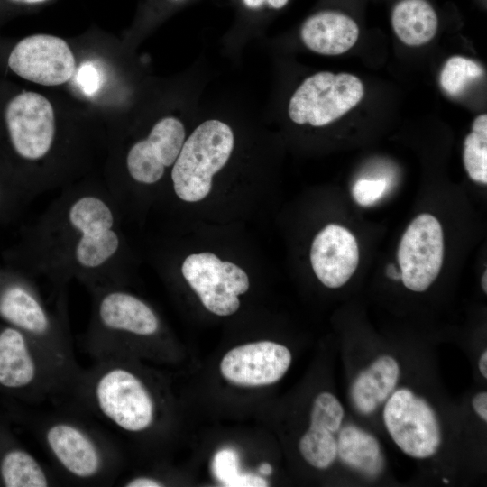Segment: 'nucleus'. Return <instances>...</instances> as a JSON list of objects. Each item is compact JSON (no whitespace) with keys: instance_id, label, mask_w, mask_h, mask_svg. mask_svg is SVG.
I'll use <instances>...</instances> for the list:
<instances>
[{"instance_id":"obj_1","label":"nucleus","mask_w":487,"mask_h":487,"mask_svg":"<svg viewBox=\"0 0 487 487\" xmlns=\"http://www.w3.org/2000/svg\"><path fill=\"white\" fill-rule=\"evenodd\" d=\"M122 211L105 186L65 188L25 232L21 257L56 293L77 280L89 292L122 286L126 249Z\"/></svg>"},{"instance_id":"obj_2","label":"nucleus","mask_w":487,"mask_h":487,"mask_svg":"<svg viewBox=\"0 0 487 487\" xmlns=\"http://www.w3.org/2000/svg\"><path fill=\"white\" fill-rule=\"evenodd\" d=\"M90 293L91 314L83 345L95 361L127 360L137 341L159 335L157 314L123 286L104 287Z\"/></svg>"},{"instance_id":"obj_3","label":"nucleus","mask_w":487,"mask_h":487,"mask_svg":"<svg viewBox=\"0 0 487 487\" xmlns=\"http://www.w3.org/2000/svg\"><path fill=\"white\" fill-rule=\"evenodd\" d=\"M0 317L29 336L78 380L82 368L73 351L67 299L54 310L48 307L40 289L29 278L1 277Z\"/></svg>"},{"instance_id":"obj_4","label":"nucleus","mask_w":487,"mask_h":487,"mask_svg":"<svg viewBox=\"0 0 487 487\" xmlns=\"http://www.w3.org/2000/svg\"><path fill=\"white\" fill-rule=\"evenodd\" d=\"M39 439L57 467L82 484L111 482L118 467L114 443L96 428L69 414L43 416Z\"/></svg>"},{"instance_id":"obj_5","label":"nucleus","mask_w":487,"mask_h":487,"mask_svg":"<svg viewBox=\"0 0 487 487\" xmlns=\"http://www.w3.org/2000/svg\"><path fill=\"white\" fill-rule=\"evenodd\" d=\"M76 380L46 351L15 327L0 330V385L41 402L69 395Z\"/></svg>"},{"instance_id":"obj_6","label":"nucleus","mask_w":487,"mask_h":487,"mask_svg":"<svg viewBox=\"0 0 487 487\" xmlns=\"http://www.w3.org/2000/svg\"><path fill=\"white\" fill-rule=\"evenodd\" d=\"M234 145L231 127L210 119L199 124L184 142L172 165L170 178L175 195L186 202L205 198L215 174L225 167Z\"/></svg>"},{"instance_id":"obj_7","label":"nucleus","mask_w":487,"mask_h":487,"mask_svg":"<svg viewBox=\"0 0 487 487\" xmlns=\"http://www.w3.org/2000/svg\"><path fill=\"white\" fill-rule=\"evenodd\" d=\"M363 96V86L356 76L318 72L296 89L289 103V116L298 124L324 126L354 108Z\"/></svg>"},{"instance_id":"obj_8","label":"nucleus","mask_w":487,"mask_h":487,"mask_svg":"<svg viewBox=\"0 0 487 487\" xmlns=\"http://www.w3.org/2000/svg\"><path fill=\"white\" fill-rule=\"evenodd\" d=\"M386 400L383 421L397 446L413 458L434 455L441 444V432L430 405L409 389L394 391Z\"/></svg>"},{"instance_id":"obj_9","label":"nucleus","mask_w":487,"mask_h":487,"mask_svg":"<svg viewBox=\"0 0 487 487\" xmlns=\"http://www.w3.org/2000/svg\"><path fill=\"white\" fill-rule=\"evenodd\" d=\"M181 273L204 307L217 316H230L240 307L238 296L250 286L246 272L231 262L204 252L187 256Z\"/></svg>"},{"instance_id":"obj_10","label":"nucleus","mask_w":487,"mask_h":487,"mask_svg":"<svg viewBox=\"0 0 487 487\" xmlns=\"http://www.w3.org/2000/svg\"><path fill=\"white\" fill-rule=\"evenodd\" d=\"M10 143L29 162L48 158L56 141L55 115L50 101L35 92H23L7 105L5 114Z\"/></svg>"},{"instance_id":"obj_11","label":"nucleus","mask_w":487,"mask_h":487,"mask_svg":"<svg viewBox=\"0 0 487 487\" xmlns=\"http://www.w3.org/2000/svg\"><path fill=\"white\" fill-rule=\"evenodd\" d=\"M444 254L439 221L429 214L418 216L408 226L398 249L400 278L404 286L425 291L440 271Z\"/></svg>"},{"instance_id":"obj_12","label":"nucleus","mask_w":487,"mask_h":487,"mask_svg":"<svg viewBox=\"0 0 487 487\" xmlns=\"http://www.w3.org/2000/svg\"><path fill=\"white\" fill-rule=\"evenodd\" d=\"M185 142V128L176 117L158 121L147 137L135 142L125 155L127 178L135 185L159 183L177 160Z\"/></svg>"},{"instance_id":"obj_13","label":"nucleus","mask_w":487,"mask_h":487,"mask_svg":"<svg viewBox=\"0 0 487 487\" xmlns=\"http://www.w3.org/2000/svg\"><path fill=\"white\" fill-rule=\"evenodd\" d=\"M8 65L19 77L44 86L67 82L76 69L68 43L48 34H35L20 41L9 55Z\"/></svg>"},{"instance_id":"obj_14","label":"nucleus","mask_w":487,"mask_h":487,"mask_svg":"<svg viewBox=\"0 0 487 487\" xmlns=\"http://www.w3.org/2000/svg\"><path fill=\"white\" fill-rule=\"evenodd\" d=\"M291 363L290 351L271 341L236 346L227 352L220 372L228 381L242 386L269 385L280 381Z\"/></svg>"},{"instance_id":"obj_15","label":"nucleus","mask_w":487,"mask_h":487,"mask_svg":"<svg viewBox=\"0 0 487 487\" xmlns=\"http://www.w3.org/2000/svg\"><path fill=\"white\" fill-rule=\"evenodd\" d=\"M310 262L316 276L325 286L342 287L358 266L359 248L355 237L341 225H327L313 240Z\"/></svg>"},{"instance_id":"obj_16","label":"nucleus","mask_w":487,"mask_h":487,"mask_svg":"<svg viewBox=\"0 0 487 487\" xmlns=\"http://www.w3.org/2000/svg\"><path fill=\"white\" fill-rule=\"evenodd\" d=\"M300 36L304 44L317 53L339 55L355 44L359 37V28L346 14L323 11L304 22Z\"/></svg>"},{"instance_id":"obj_17","label":"nucleus","mask_w":487,"mask_h":487,"mask_svg":"<svg viewBox=\"0 0 487 487\" xmlns=\"http://www.w3.org/2000/svg\"><path fill=\"white\" fill-rule=\"evenodd\" d=\"M400 376V366L390 355L374 360L354 380L351 396L362 414L372 413L394 390Z\"/></svg>"},{"instance_id":"obj_18","label":"nucleus","mask_w":487,"mask_h":487,"mask_svg":"<svg viewBox=\"0 0 487 487\" xmlns=\"http://www.w3.org/2000/svg\"><path fill=\"white\" fill-rule=\"evenodd\" d=\"M391 24L402 42L409 46H418L434 38L438 18L426 0H401L393 8Z\"/></svg>"},{"instance_id":"obj_19","label":"nucleus","mask_w":487,"mask_h":487,"mask_svg":"<svg viewBox=\"0 0 487 487\" xmlns=\"http://www.w3.org/2000/svg\"><path fill=\"white\" fill-rule=\"evenodd\" d=\"M337 455L349 467L369 476L377 474L382 466L379 442L355 426H347L341 430Z\"/></svg>"},{"instance_id":"obj_20","label":"nucleus","mask_w":487,"mask_h":487,"mask_svg":"<svg viewBox=\"0 0 487 487\" xmlns=\"http://www.w3.org/2000/svg\"><path fill=\"white\" fill-rule=\"evenodd\" d=\"M0 479L6 487H47L53 479L27 450L11 447L0 460Z\"/></svg>"},{"instance_id":"obj_21","label":"nucleus","mask_w":487,"mask_h":487,"mask_svg":"<svg viewBox=\"0 0 487 487\" xmlns=\"http://www.w3.org/2000/svg\"><path fill=\"white\" fill-rule=\"evenodd\" d=\"M329 428L310 423L308 431L301 436L299 449L302 457L317 469L329 467L337 456V441Z\"/></svg>"},{"instance_id":"obj_22","label":"nucleus","mask_w":487,"mask_h":487,"mask_svg":"<svg viewBox=\"0 0 487 487\" xmlns=\"http://www.w3.org/2000/svg\"><path fill=\"white\" fill-rule=\"evenodd\" d=\"M464 168L469 177L477 182L487 183V115H478L472 132L464 140L463 154Z\"/></svg>"},{"instance_id":"obj_23","label":"nucleus","mask_w":487,"mask_h":487,"mask_svg":"<svg viewBox=\"0 0 487 487\" xmlns=\"http://www.w3.org/2000/svg\"><path fill=\"white\" fill-rule=\"evenodd\" d=\"M482 74V68L474 60L462 56H453L446 61L440 72L439 81L446 93L456 96L461 94L471 81L479 78Z\"/></svg>"},{"instance_id":"obj_24","label":"nucleus","mask_w":487,"mask_h":487,"mask_svg":"<svg viewBox=\"0 0 487 487\" xmlns=\"http://www.w3.org/2000/svg\"><path fill=\"white\" fill-rule=\"evenodd\" d=\"M345 410L337 398L330 392H321L314 400L310 423L322 425L336 433L343 422Z\"/></svg>"},{"instance_id":"obj_25","label":"nucleus","mask_w":487,"mask_h":487,"mask_svg":"<svg viewBox=\"0 0 487 487\" xmlns=\"http://www.w3.org/2000/svg\"><path fill=\"white\" fill-rule=\"evenodd\" d=\"M213 470L215 476L225 486H230L240 474L237 453L228 448L218 451L214 457Z\"/></svg>"},{"instance_id":"obj_26","label":"nucleus","mask_w":487,"mask_h":487,"mask_svg":"<svg viewBox=\"0 0 487 487\" xmlns=\"http://www.w3.org/2000/svg\"><path fill=\"white\" fill-rule=\"evenodd\" d=\"M387 187L384 179H358L352 189L354 200L361 206H371L379 200Z\"/></svg>"},{"instance_id":"obj_27","label":"nucleus","mask_w":487,"mask_h":487,"mask_svg":"<svg viewBox=\"0 0 487 487\" xmlns=\"http://www.w3.org/2000/svg\"><path fill=\"white\" fill-rule=\"evenodd\" d=\"M77 79L78 85L87 94H92L98 88V73L90 64H84L79 68Z\"/></svg>"},{"instance_id":"obj_28","label":"nucleus","mask_w":487,"mask_h":487,"mask_svg":"<svg viewBox=\"0 0 487 487\" xmlns=\"http://www.w3.org/2000/svg\"><path fill=\"white\" fill-rule=\"evenodd\" d=\"M268 486V482L261 476L250 473H240L230 487H264Z\"/></svg>"},{"instance_id":"obj_29","label":"nucleus","mask_w":487,"mask_h":487,"mask_svg":"<svg viewBox=\"0 0 487 487\" xmlns=\"http://www.w3.org/2000/svg\"><path fill=\"white\" fill-rule=\"evenodd\" d=\"M473 408L477 415L487 421V392L482 391L476 394L472 401Z\"/></svg>"},{"instance_id":"obj_30","label":"nucleus","mask_w":487,"mask_h":487,"mask_svg":"<svg viewBox=\"0 0 487 487\" xmlns=\"http://www.w3.org/2000/svg\"><path fill=\"white\" fill-rule=\"evenodd\" d=\"M479 370L484 378H487V351L484 350L479 359Z\"/></svg>"},{"instance_id":"obj_31","label":"nucleus","mask_w":487,"mask_h":487,"mask_svg":"<svg viewBox=\"0 0 487 487\" xmlns=\"http://www.w3.org/2000/svg\"><path fill=\"white\" fill-rule=\"evenodd\" d=\"M8 1L15 3V4H20V5H33L43 4L50 0H8Z\"/></svg>"},{"instance_id":"obj_32","label":"nucleus","mask_w":487,"mask_h":487,"mask_svg":"<svg viewBox=\"0 0 487 487\" xmlns=\"http://www.w3.org/2000/svg\"><path fill=\"white\" fill-rule=\"evenodd\" d=\"M289 0H266L269 6L279 9L283 7Z\"/></svg>"},{"instance_id":"obj_33","label":"nucleus","mask_w":487,"mask_h":487,"mask_svg":"<svg viewBox=\"0 0 487 487\" xmlns=\"http://www.w3.org/2000/svg\"><path fill=\"white\" fill-rule=\"evenodd\" d=\"M266 0H244L246 6L250 8H257L262 6Z\"/></svg>"},{"instance_id":"obj_34","label":"nucleus","mask_w":487,"mask_h":487,"mask_svg":"<svg viewBox=\"0 0 487 487\" xmlns=\"http://www.w3.org/2000/svg\"><path fill=\"white\" fill-rule=\"evenodd\" d=\"M259 472L262 475H270L272 473V467L271 464L264 463L260 465Z\"/></svg>"},{"instance_id":"obj_35","label":"nucleus","mask_w":487,"mask_h":487,"mask_svg":"<svg viewBox=\"0 0 487 487\" xmlns=\"http://www.w3.org/2000/svg\"><path fill=\"white\" fill-rule=\"evenodd\" d=\"M482 289L486 293L487 292V273H486V271H484L483 276H482Z\"/></svg>"},{"instance_id":"obj_36","label":"nucleus","mask_w":487,"mask_h":487,"mask_svg":"<svg viewBox=\"0 0 487 487\" xmlns=\"http://www.w3.org/2000/svg\"><path fill=\"white\" fill-rule=\"evenodd\" d=\"M3 200H4V191L0 187V205L2 204Z\"/></svg>"}]
</instances>
